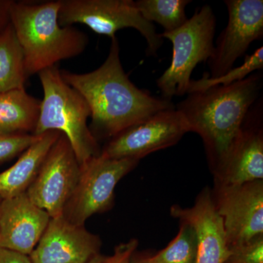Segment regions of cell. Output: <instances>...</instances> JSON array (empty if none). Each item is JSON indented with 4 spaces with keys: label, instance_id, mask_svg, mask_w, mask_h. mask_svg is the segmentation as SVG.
<instances>
[{
    "label": "cell",
    "instance_id": "1",
    "mask_svg": "<svg viewBox=\"0 0 263 263\" xmlns=\"http://www.w3.org/2000/svg\"><path fill=\"white\" fill-rule=\"evenodd\" d=\"M60 72L89 105L95 138H114L157 112L176 108L171 100L153 96L129 80L121 62L117 36L111 39L106 60L96 70L81 74Z\"/></svg>",
    "mask_w": 263,
    "mask_h": 263
},
{
    "label": "cell",
    "instance_id": "12",
    "mask_svg": "<svg viewBox=\"0 0 263 263\" xmlns=\"http://www.w3.org/2000/svg\"><path fill=\"white\" fill-rule=\"evenodd\" d=\"M101 246L98 235L62 215L51 218L29 257L32 263H88L100 254Z\"/></svg>",
    "mask_w": 263,
    "mask_h": 263
},
{
    "label": "cell",
    "instance_id": "7",
    "mask_svg": "<svg viewBox=\"0 0 263 263\" xmlns=\"http://www.w3.org/2000/svg\"><path fill=\"white\" fill-rule=\"evenodd\" d=\"M138 161L110 158L101 153L81 165L79 182L66 205L64 216L74 224L84 226L91 216L111 209L117 183Z\"/></svg>",
    "mask_w": 263,
    "mask_h": 263
},
{
    "label": "cell",
    "instance_id": "21",
    "mask_svg": "<svg viewBox=\"0 0 263 263\" xmlns=\"http://www.w3.org/2000/svg\"><path fill=\"white\" fill-rule=\"evenodd\" d=\"M262 68L263 47L261 46L255 50L252 54L247 55L245 62L241 65L233 67L224 75L212 79L208 76V74H205L204 77L199 80H192L189 86L187 94L195 91H203L214 86H227L234 84L243 80L254 72L262 70Z\"/></svg>",
    "mask_w": 263,
    "mask_h": 263
},
{
    "label": "cell",
    "instance_id": "11",
    "mask_svg": "<svg viewBox=\"0 0 263 263\" xmlns=\"http://www.w3.org/2000/svg\"><path fill=\"white\" fill-rule=\"evenodd\" d=\"M215 202L230 249L263 235V183L219 186Z\"/></svg>",
    "mask_w": 263,
    "mask_h": 263
},
{
    "label": "cell",
    "instance_id": "20",
    "mask_svg": "<svg viewBox=\"0 0 263 263\" xmlns=\"http://www.w3.org/2000/svg\"><path fill=\"white\" fill-rule=\"evenodd\" d=\"M196 257V233L190 224L181 221L174 239L158 253L144 259L148 263H195Z\"/></svg>",
    "mask_w": 263,
    "mask_h": 263
},
{
    "label": "cell",
    "instance_id": "15",
    "mask_svg": "<svg viewBox=\"0 0 263 263\" xmlns=\"http://www.w3.org/2000/svg\"><path fill=\"white\" fill-rule=\"evenodd\" d=\"M171 214L188 223L197 236L195 263H224L230 254L222 219L216 211L215 202L209 190L197 197L193 207L171 208Z\"/></svg>",
    "mask_w": 263,
    "mask_h": 263
},
{
    "label": "cell",
    "instance_id": "2",
    "mask_svg": "<svg viewBox=\"0 0 263 263\" xmlns=\"http://www.w3.org/2000/svg\"><path fill=\"white\" fill-rule=\"evenodd\" d=\"M262 74H251L243 80L189 93L178 104V110L190 132L201 137L214 173L224 164L241 133L249 110L257 101Z\"/></svg>",
    "mask_w": 263,
    "mask_h": 263
},
{
    "label": "cell",
    "instance_id": "26",
    "mask_svg": "<svg viewBox=\"0 0 263 263\" xmlns=\"http://www.w3.org/2000/svg\"><path fill=\"white\" fill-rule=\"evenodd\" d=\"M11 0H0V32L9 24Z\"/></svg>",
    "mask_w": 263,
    "mask_h": 263
},
{
    "label": "cell",
    "instance_id": "22",
    "mask_svg": "<svg viewBox=\"0 0 263 263\" xmlns=\"http://www.w3.org/2000/svg\"><path fill=\"white\" fill-rule=\"evenodd\" d=\"M39 137L29 133L0 134V164L22 155Z\"/></svg>",
    "mask_w": 263,
    "mask_h": 263
},
{
    "label": "cell",
    "instance_id": "16",
    "mask_svg": "<svg viewBox=\"0 0 263 263\" xmlns=\"http://www.w3.org/2000/svg\"><path fill=\"white\" fill-rule=\"evenodd\" d=\"M60 136L57 131L44 133L24 151L13 165L0 173V198H12L27 192Z\"/></svg>",
    "mask_w": 263,
    "mask_h": 263
},
{
    "label": "cell",
    "instance_id": "25",
    "mask_svg": "<svg viewBox=\"0 0 263 263\" xmlns=\"http://www.w3.org/2000/svg\"><path fill=\"white\" fill-rule=\"evenodd\" d=\"M0 263H32L28 255L0 247Z\"/></svg>",
    "mask_w": 263,
    "mask_h": 263
},
{
    "label": "cell",
    "instance_id": "28",
    "mask_svg": "<svg viewBox=\"0 0 263 263\" xmlns=\"http://www.w3.org/2000/svg\"><path fill=\"white\" fill-rule=\"evenodd\" d=\"M104 258H105V256L102 255L101 254H100L99 255L96 256L95 258L91 259V261H89L88 263H102Z\"/></svg>",
    "mask_w": 263,
    "mask_h": 263
},
{
    "label": "cell",
    "instance_id": "19",
    "mask_svg": "<svg viewBox=\"0 0 263 263\" xmlns=\"http://www.w3.org/2000/svg\"><path fill=\"white\" fill-rule=\"evenodd\" d=\"M190 0H138V10L146 21L160 24L164 32H173L187 22L186 6Z\"/></svg>",
    "mask_w": 263,
    "mask_h": 263
},
{
    "label": "cell",
    "instance_id": "29",
    "mask_svg": "<svg viewBox=\"0 0 263 263\" xmlns=\"http://www.w3.org/2000/svg\"><path fill=\"white\" fill-rule=\"evenodd\" d=\"M1 201H2V199L0 198V203H1Z\"/></svg>",
    "mask_w": 263,
    "mask_h": 263
},
{
    "label": "cell",
    "instance_id": "23",
    "mask_svg": "<svg viewBox=\"0 0 263 263\" xmlns=\"http://www.w3.org/2000/svg\"><path fill=\"white\" fill-rule=\"evenodd\" d=\"M224 263H263V235L230 249Z\"/></svg>",
    "mask_w": 263,
    "mask_h": 263
},
{
    "label": "cell",
    "instance_id": "5",
    "mask_svg": "<svg viewBox=\"0 0 263 263\" xmlns=\"http://www.w3.org/2000/svg\"><path fill=\"white\" fill-rule=\"evenodd\" d=\"M216 27L214 10L205 5L182 27L161 33L162 38L169 40L173 46L171 65L156 81L162 98L171 100L175 96L187 94L194 69L212 56Z\"/></svg>",
    "mask_w": 263,
    "mask_h": 263
},
{
    "label": "cell",
    "instance_id": "27",
    "mask_svg": "<svg viewBox=\"0 0 263 263\" xmlns=\"http://www.w3.org/2000/svg\"><path fill=\"white\" fill-rule=\"evenodd\" d=\"M130 263H148L143 256L136 255V252L132 256Z\"/></svg>",
    "mask_w": 263,
    "mask_h": 263
},
{
    "label": "cell",
    "instance_id": "8",
    "mask_svg": "<svg viewBox=\"0 0 263 263\" xmlns=\"http://www.w3.org/2000/svg\"><path fill=\"white\" fill-rule=\"evenodd\" d=\"M80 174L81 165L75 153L68 140L60 133L26 193L51 218L58 217L63 215Z\"/></svg>",
    "mask_w": 263,
    "mask_h": 263
},
{
    "label": "cell",
    "instance_id": "10",
    "mask_svg": "<svg viewBox=\"0 0 263 263\" xmlns=\"http://www.w3.org/2000/svg\"><path fill=\"white\" fill-rule=\"evenodd\" d=\"M190 132L176 108L157 112L111 138L101 153L113 159L139 160L151 153L174 146Z\"/></svg>",
    "mask_w": 263,
    "mask_h": 263
},
{
    "label": "cell",
    "instance_id": "6",
    "mask_svg": "<svg viewBox=\"0 0 263 263\" xmlns=\"http://www.w3.org/2000/svg\"><path fill=\"white\" fill-rule=\"evenodd\" d=\"M59 23L62 27L84 24L110 39L120 29H136L146 39L148 56L157 57L164 43L154 24L142 16L133 0H61Z\"/></svg>",
    "mask_w": 263,
    "mask_h": 263
},
{
    "label": "cell",
    "instance_id": "24",
    "mask_svg": "<svg viewBox=\"0 0 263 263\" xmlns=\"http://www.w3.org/2000/svg\"><path fill=\"white\" fill-rule=\"evenodd\" d=\"M138 240L133 238L127 243H120L114 249L112 255L105 257L102 263H130L132 256L138 248Z\"/></svg>",
    "mask_w": 263,
    "mask_h": 263
},
{
    "label": "cell",
    "instance_id": "4",
    "mask_svg": "<svg viewBox=\"0 0 263 263\" xmlns=\"http://www.w3.org/2000/svg\"><path fill=\"white\" fill-rule=\"evenodd\" d=\"M43 90L39 117L33 134L57 131L68 140L80 165L101 154L88 127L89 105L79 91L62 79L57 65L38 73Z\"/></svg>",
    "mask_w": 263,
    "mask_h": 263
},
{
    "label": "cell",
    "instance_id": "17",
    "mask_svg": "<svg viewBox=\"0 0 263 263\" xmlns=\"http://www.w3.org/2000/svg\"><path fill=\"white\" fill-rule=\"evenodd\" d=\"M41 101L25 89L0 92V134L34 132L39 117Z\"/></svg>",
    "mask_w": 263,
    "mask_h": 263
},
{
    "label": "cell",
    "instance_id": "14",
    "mask_svg": "<svg viewBox=\"0 0 263 263\" xmlns=\"http://www.w3.org/2000/svg\"><path fill=\"white\" fill-rule=\"evenodd\" d=\"M51 216L31 201L27 193L0 203V247L30 255Z\"/></svg>",
    "mask_w": 263,
    "mask_h": 263
},
{
    "label": "cell",
    "instance_id": "13",
    "mask_svg": "<svg viewBox=\"0 0 263 263\" xmlns=\"http://www.w3.org/2000/svg\"><path fill=\"white\" fill-rule=\"evenodd\" d=\"M262 102L249 110L238 141L215 174L219 186H238L263 179Z\"/></svg>",
    "mask_w": 263,
    "mask_h": 263
},
{
    "label": "cell",
    "instance_id": "3",
    "mask_svg": "<svg viewBox=\"0 0 263 263\" xmlns=\"http://www.w3.org/2000/svg\"><path fill=\"white\" fill-rule=\"evenodd\" d=\"M61 0L41 3L12 1L10 24L23 49L27 78L79 56L89 43L86 34L59 23Z\"/></svg>",
    "mask_w": 263,
    "mask_h": 263
},
{
    "label": "cell",
    "instance_id": "9",
    "mask_svg": "<svg viewBox=\"0 0 263 263\" xmlns=\"http://www.w3.org/2000/svg\"><path fill=\"white\" fill-rule=\"evenodd\" d=\"M228 22L207 61L209 78L224 75L254 41L263 37L262 0H226Z\"/></svg>",
    "mask_w": 263,
    "mask_h": 263
},
{
    "label": "cell",
    "instance_id": "18",
    "mask_svg": "<svg viewBox=\"0 0 263 263\" xmlns=\"http://www.w3.org/2000/svg\"><path fill=\"white\" fill-rule=\"evenodd\" d=\"M27 79L23 49L10 22L0 32V92L25 89Z\"/></svg>",
    "mask_w": 263,
    "mask_h": 263
}]
</instances>
